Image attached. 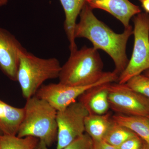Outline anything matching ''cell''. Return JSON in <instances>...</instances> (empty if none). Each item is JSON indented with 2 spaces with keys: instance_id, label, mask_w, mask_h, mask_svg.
<instances>
[{
  "instance_id": "obj_24",
  "label": "cell",
  "mask_w": 149,
  "mask_h": 149,
  "mask_svg": "<svg viewBox=\"0 0 149 149\" xmlns=\"http://www.w3.org/2000/svg\"><path fill=\"white\" fill-rule=\"evenodd\" d=\"M8 0H0V7L6 5L8 2Z\"/></svg>"
},
{
  "instance_id": "obj_1",
  "label": "cell",
  "mask_w": 149,
  "mask_h": 149,
  "mask_svg": "<svg viewBox=\"0 0 149 149\" xmlns=\"http://www.w3.org/2000/svg\"><path fill=\"white\" fill-rule=\"evenodd\" d=\"M79 16L80 21L76 23L74 28L75 39L86 38L92 42L93 47L107 53L114 62L115 68L113 72L119 76L129 62L126 47L128 39L133 35L132 26L125 29L122 33H116L96 17L93 9L87 3Z\"/></svg>"
},
{
  "instance_id": "obj_7",
  "label": "cell",
  "mask_w": 149,
  "mask_h": 149,
  "mask_svg": "<svg viewBox=\"0 0 149 149\" xmlns=\"http://www.w3.org/2000/svg\"><path fill=\"white\" fill-rule=\"evenodd\" d=\"M90 114L80 102L75 101L66 108L57 111L58 133L56 149H63L85 132V118Z\"/></svg>"
},
{
  "instance_id": "obj_6",
  "label": "cell",
  "mask_w": 149,
  "mask_h": 149,
  "mask_svg": "<svg viewBox=\"0 0 149 149\" xmlns=\"http://www.w3.org/2000/svg\"><path fill=\"white\" fill-rule=\"evenodd\" d=\"M118 75L113 71L106 72L103 77L92 85L83 86H68L59 82L42 85L37 91L35 96L47 102L57 111L66 108L76 101L85 91L91 88L107 83L117 82Z\"/></svg>"
},
{
  "instance_id": "obj_13",
  "label": "cell",
  "mask_w": 149,
  "mask_h": 149,
  "mask_svg": "<svg viewBox=\"0 0 149 149\" xmlns=\"http://www.w3.org/2000/svg\"><path fill=\"white\" fill-rule=\"evenodd\" d=\"M24 114V108L12 106L0 100V128L3 135L17 136Z\"/></svg>"
},
{
  "instance_id": "obj_26",
  "label": "cell",
  "mask_w": 149,
  "mask_h": 149,
  "mask_svg": "<svg viewBox=\"0 0 149 149\" xmlns=\"http://www.w3.org/2000/svg\"><path fill=\"white\" fill-rule=\"evenodd\" d=\"M143 149H149V145L147 144L146 142H145V145H144Z\"/></svg>"
},
{
  "instance_id": "obj_29",
  "label": "cell",
  "mask_w": 149,
  "mask_h": 149,
  "mask_svg": "<svg viewBox=\"0 0 149 149\" xmlns=\"http://www.w3.org/2000/svg\"><path fill=\"white\" fill-rule=\"evenodd\" d=\"M148 118H149V117H148Z\"/></svg>"
},
{
  "instance_id": "obj_27",
  "label": "cell",
  "mask_w": 149,
  "mask_h": 149,
  "mask_svg": "<svg viewBox=\"0 0 149 149\" xmlns=\"http://www.w3.org/2000/svg\"><path fill=\"white\" fill-rule=\"evenodd\" d=\"M3 135V133L1 129L0 128V136H2V135Z\"/></svg>"
},
{
  "instance_id": "obj_16",
  "label": "cell",
  "mask_w": 149,
  "mask_h": 149,
  "mask_svg": "<svg viewBox=\"0 0 149 149\" xmlns=\"http://www.w3.org/2000/svg\"><path fill=\"white\" fill-rule=\"evenodd\" d=\"M39 140L32 136L19 138L3 135L0 136V149H34Z\"/></svg>"
},
{
  "instance_id": "obj_9",
  "label": "cell",
  "mask_w": 149,
  "mask_h": 149,
  "mask_svg": "<svg viewBox=\"0 0 149 149\" xmlns=\"http://www.w3.org/2000/svg\"><path fill=\"white\" fill-rule=\"evenodd\" d=\"M24 49L14 35L0 27V69L13 81H17L19 55Z\"/></svg>"
},
{
  "instance_id": "obj_2",
  "label": "cell",
  "mask_w": 149,
  "mask_h": 149,
  "mask_svg": "<svg viewBox=\"0 0 149 149\" xmlns=\"http://www.w3.org/2000/svg\"><path fill=\"white\" fill-rule=\"evenodd\" d=\"M24 109V118L17 136H32L51 146L57 137L56 111L35 95L26 100Z\"/></svg>"
},
{
  "instance_id": "obj_8",
  "label": "cell",
  "mask_w": 149,
  "mask_h": 149,
  "mask_svg": "<svg viewBox=\"0 0 149 149\" xmlns=\"http://www.w3.org/2000/svg\"><path fill=\"white\" fill-rule=\"evenodd\" d=\"M108 101L110 108L120 114L149 117V99L125 84H109Z\"/></svg>"
},
{
  "instance_id": "obj_20",
  "label": "cell",
  "mask_w": 149,
  "mask_h": 149,
  "mask_svg": "<svg viewBox=\"0 0 149 149\" xmlns=\"http://www.w3.org/2000/svg\"><path fill=\"white\" fill-rule=\"evenodd\" d=\"M145 142L138 135L133 136L123 142L117 149H143Z\"/></svg>"
},
{
  "instance_id": "obj_22",
  "label": "cell",
  "mask_w": 149,
  "mask_h": 149,
  "mask_svg": "<svg viewBox=\"0 0 149 149\" xmlns=\"http://www.w3.org/2000/svg\"><path fill=\"white\" fill-rule=\"evenodd\" d=\"M142 8L146 13L149 14V1L147 0H140Z\"/></svg>"
},
{
  "instance_id": "obj_28",
  "label": "cell",
  "mask_w": 149,
  "mask_h": 149,
  "mask_svg": "<svg viewBox=\"0 0 149 149\" xmlns=\"http://www.w3.org/2000/svg\"><path fill=\"white\" fill-rule=\"evenodd\" d=\"M147 1H149V0H147Z\"/></svg>"
},
{
  "instance_id": "obj_10",
  "label": "cell",
  "mask_w": 149,
  "mask_h": 149,
  "mask_svg": "<svg viewBox=\"0 0 149 149\" xmlns=\"http://www.w3.org/2000/svg\"><path fill=\"white\" fill-rule=\"evenodd\" d=\"M86 3L92 9H100L106 11L119 20L125 29L131 25L130 19L141 13L139 6L128 0H86Z\"/></svg>"
},
{
  "instance_id": "obj_5",
  "label": "cell",
  "mask_w": 149,
  "mask_h": 149,
  "mask_svg": "<svg viewBox=\"0 0 149 149\" xmlns=\"http://www.w3.org/2000/svg\"><path fill=\"white\" fill-rule=\"evenodd\" d=\"M134 47L131 58L117 82L125 84L131 78L149 69V14L141 13L133 19Z\"/></svg>"
},
{
  "instance_id": "obj_12",
  "label": "cell",
  "mask_w": 149,
  "mask_h": 149,
  "mask_svg": "<svg viewBox=\"0 0 149 149\" xmlns=\"http://www.w3.org/2000/svg\"><path fill=\"white\" fill-rule=\"evenodd\" d=\"M65 14L64 27L69 42L70 52L77 49L74 36V30L76 20L86 0H60Z\"/></svg>"
},
{
  "instance_id": "obj_14",
  "label": "cell",
  "mask_w": 149,
  "mask_h": 149,
  "mask_svg": "<svg viewBox=\"0 0 149 149\" xmlns=\"http://www.w3.org/2000/svg\"><path fill=\"white\" fill-rule=\"evenodd\" d=\"M113 122L110 113L89 114L85 119V132L93 141H102Z\"/></svg>"
},
{
  "instance_id": "obj_21",
  "label": "cell",
  "mask_w": 149,
  "mask_h": 149,
  "mask_svg": "<svg viewBox=\"0 0 149 149\" xmlns=\"http://www.w3.org/2000/svg\"><path fill=\"white\" fill-rule=\"evenodd\" d=\"M94 149H117L116 147L107 143L103 140L94 141Z\"/></svg>"
},
{
  "instance_id": "obj_19",
  "label": "cell",
  "mask_w": 149,
  "mask_h": 149,
  "mask_svg": "<svg viewBox=\"0 0 149 149\" xmlns=\"http://www.w3.org/2000/svg\"><path fill=\"white\" fill-rule=\"evenodd\" d=\"M63 149H94V141L85 133Z\"/></svg>"
},
{
  "instance_id": "obj_23",
  "label": "cell",
  "mask_w": 149,
  "mask_h": 149,
  "mask_svg": "<svg viewBox=\"0 0 149 149\" xmlns=\"http://www.w3.org/2000/svg\"><path fill=\"white\" fill-rule=\"evenodd\" d=\"M49 148L44 142L39 140V142L34 149H49Z\"/></svg>"
},
{
  "instance_id": "obj_4",
  "label": "cell",
  "mask_w": 149,
  "mask_h": 149,
  "mask_svg": "<svg viewBox=\"0 0 149 149\" xmlns=\"http://www.w3.org/2000/svg\"><path fill=\"white\" fill-rule=\"evenodd\" d=\"M61 68L56 58H41L24 49L19 55L17 76L23 97L27 100L35 96L46 80L58 78Z\"/></svg>"
},
{
  "instance_id": "obj_3",
  "label": "cell",
  "mask_w": 149,
  "mask_h": 149,
  "mask_svg": "<svg viewBox=\"0 0 149 149\" xmlns=\"http://www.w3.org/2000/svg\"><path fill=\"white\" fill-rule=\"evenodd\" d=\"M103 63L98 50L84 47L70 52L67 61L61 66L60 83L71 86L91 85L103 77Z\"/></svg>"
},
{
  "instance_id": "obj_15",
  "label": "cell",
  "mask_w": 149,
  "mask_h": 149,
  "mask_svg": "<svg viewBox=\"0 0 149 149\" xmlns=\"http://www.w3.org/2000/svg\"><path fill=\"white\" fill-rule=\"evenodd\" d=\"M113 122L127 127L149 145V118L145 116L116 114L113 116Z\"/></svg>"
},
{
  "instance_id": "obj_25",
  "label": "cell",
  "mask_w": 149,
  "mask_h": 149,
  "mask_svg": "<svg viewBox=\"0 0 149 149\" xmlns=\"http://www.w3.org/2000/svg\"><path fill=\"white\" fill-rule=\"evenodd\" d=\"M144 72H145L144 73V75L149 77V69L147 70L144 71Z\"/></svg>"
},
{
  "instance_id": "obj_11",
  "label": "cell",
  "mask_w": 149,
  "mask_h": 149,
  "mask_svg": "<svg viewBox=\"0 0 149 149\" xmlns=\"http://www.w3.org/2000/svg\"><path fill=\"white\" fill-rule=\"evenodd\" d=\"M109 84L91 88L79 97V101L85 106L90 114L102 115L107 113L110 108L108 101Z\"/></svg>"
},
{
  "instance_id": "obj_17",
  "label": "cell",
  "mask_w": 149,
  "mask_h": 149,
  "mask_svg": "<svg viewBox=\"0 0 149 149\" xmlns=\"http://www.w3.org/2000/svg\"><path fill=\"white\" fill-rule=\"evenodd\" d=\"M136 135L137 134L130 129L113 121L103 140L116 148Z\"/></svg>"
},
{
  "instance_id": "obj_18",
  "label": "cell",
  "mask_w": 149,
  "mask_h": 149,
  "mask_svg": "<svg viewBox=\"0 0 149 149\" xmlns=\"http://www.w3.org/2000/svg\"><path fill=\"white\" fill-rule=\"evenodd\" d=\"M125 84L128 88L149 100V77L144 74H139L131 78Z\"/></svg>"
}]
</instances>
